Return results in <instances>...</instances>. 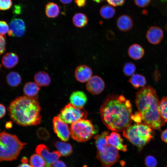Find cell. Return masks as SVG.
I'll return each mask as SVG.
<instances>
[{"mask_svg":"<svg viewBox=\"0 0 167 167\" xmlns=\"http://www.w3.org/2000/svg\"><path fill=\"white\" fill-rule=\"evenodd\" d=\"M100 113L103 122L109 129L117 132L131 125L133 115L131 103L122 95H108Z\"/></svg>","mask_w":167,"mask_h":167,"instance_id":"1","label":"cell"},{"mask_svg":"<svg viewBox=\"0 0 167 167\" xmlns=\"http://www.w3.org/2000/svg\"><path fill=\"white\" fill-rule=\"evenodd\" d=\"M159 102L155 90L150 86L143 87L136 93L135 103L142 123L159 130L165 122L159 112Z\"/></svg>","mask_w":167,"mask_h":167,"instance_id":"2","label":"cell"},{"mask_svg":"<svg viewBox=\"0 0 167 167\" xmlns=\"http://www.w3.org/2000/svg\"><path fill=\"white\" fill-rule=\"evenodd\" d=\"M41 110L37 97L26 96L16 98L8 108L11 118L18 124L24 126L40 124L41 121Z\"/></svg>","mask_w":167,"mask_h":167,"instance_id":"3","label":"cell"},{"mask_svg":"<svg viewBox=\"0 0 167 167\" xmlns=\"http://www.w3.org/2000/svg\"><path fill=\"white\" fill-rule=\"evenodd\" d=\"M0 160L11 161L15 160L27 144L21 142L15 135L2 131L0 135Z\"/></svg>","mask_w":167,"mask_h":167,"instance_id":"4","label":"cell"},{"mask_svg":"<svg viewBox=\"0 0 167 167\" xmlns=\"http://www.w3.org/2000/svg\"><path fill=\"white\" fill-rule=\"evenodd\" d=\"M122 134L139 150H142L153 138L152 128L143 123L130 125L123 130Z\"/></svg>","mask_w":167,"mask_h":167,"instance_id":"5","label":"cell"},{"mask_svg":"<svg viewBox=\"0 0 167 167\" xmlns=\"http://www.w3.org/2000/svg\"><path fill=\"white\" fill-rule=\"evenodd\" d=\"M71 137L79 142H85L90 139L96 131L90 120L82 119L72 124L70 128Z\"/></svg>","mask_w":167,"mask_h":167,"instance_id":"6","label":"cell"},{"mask_svg":"<svg viewBox=\"0 0 167 167\" xmlns=\"http://www.w3.org/2000/svg\"><path fill=\"white\" fill-rule=\"evenodd\" d=\"M88 112L83 107H76L71 103L66 105L58 116L66 123L72 124L82 119H86Z\"/></svg>","mask_w":167,"mask_h":167,"instance_id":"7","label":"cell"},{"mask_svg":"<svg viewBox=\"0 0 167 167\" xmlns=\"http://www.w3.org/2000/svg\"><path fill=\"white\" fill-rule=\"evenodd\" d=\"M120 156L118 150L113 146L108 145L103 151H97L96 158L103 167H110L117 162Z\"/></svg>","mask_w":167,"mask_h":167,"instance_id":"8","label":"cell"},{"mask_svg":"<svg viewBox=\"0 0 167 167\" xmlns=\"http://www.w3.org/2000/svg\"><path fill=\"white\" fill-rule=\"evenodd\" d=\"M35 151L36 154L41 156L45 160L46 162L45 167H51V164L58 160L61 155L58 151L50 152L48 147L44 144L38 145Z\"/></svg>","mask_w":167,"mask_h":167,"instance_id":"9","label":"cell"},{"mask_svg":"<svg viewBox=\"0 0 167 167\" xmlns=\"http://www.w3.org/2000/svg\"><path fill=\"white\" fill-rule=\"evenodd\" d=\"M53 123L54 131L58 137L63 141H67L71 135L70 129L67 124L58 116L54 117Z\"/></svg>","mask_w":167,"mask_h":167,"instance_id":"10","label":"cell"},{"mask_svg":"<svg viewBox=\"0 0 167 167\" xmlns=\"http://www.w3.org/2000/svg\"><path fill=\"white\" fill-rule=\"evenodd\" d=\"M105 86V84L103 80L96 75L92 76L86 84L87 90L94 95L101 93L104 90Z\"/></svg>","mask_w":167,"mask_h":167,"instance_id":"11","label":"cell"},{"mask_svg":"<svg viewBox=\"0 0 167 167\" xmlns=\"http://www.w3.org/2000/svg\"><path fill=\"white\" fill-rule=\"evenodd\" d=\"M10 29L8 33L9 36L20 37L25 33L26 29L24 21L20 19H13L9 24Z\"/></svg>","mask_w":167,"mask_h":167,"instance_id":"12","label":"cell"},{"mask_svg":"<svg viewBox=\"0 0 167 167\" xmlns=\"http://www.w3.org/2000/svg\"><path fill=\"white\" fill-rule=\"evenodd\" d=\"M92 71L88 65L82 64L78 66L75 71L76 80L81 83L88 82L92 75Z\"/></svg>","mask_w":167,"mask_h":167,"instance_id":"13","label":"cell"},{"mask_svg":"<svg viewBox=\"0 0 167 167\" xmlns=\"http://www.w3.org/2000/svg\"><path fill=\"white\" fill-rule=\"evenodd\" d=\"M164 36L163 30L157 26H152L147 30L146 37L148 41L150 44L156 45L159 44Z\"/></svg>","mask_w":167,"mask_h":167,"instance_id":"14","label":"cell"},{"mask_svg":"<svg viewBox=\"0 0 167 167\" xmlns=\"http://www.w3.org/2000/svg\"><path fill=\"white\" fill-rule=\"evenodd\" d=\"M106 140L108 145L114 147L118 150L124 152L127 150L126 145L123 143V139L118 133L112 132L106 136Z\"/></svg>","mask_w":167,"mask_h":167,"instance_id":"15","label":"cell"},{"mask_svg":"<svg viewBox=\"0 0 167 167\" xmlns=\"http://www.w3.org/2000/svg\"><path fill=\"white\" fill-rule=\"evenodd\" d=\"M117 26L118 29L123 32L130 31L133 26V21L132 18L126 15L120 16L116 22Z\"/></svg>","mask_w":167,"mask_h":167,"instance_id":"16","label":"cell"},{"mask_svg":"<svg viewBox=\"0 0 167 167\" xmlns=\"http://www.w3.org/2000/svg\"><path fill=\"white\" fill-rule=\"evenodd\" d=\"M87 99L85 93L80 91L74 92L70 98L71 103L75 106L79 107H83L86 103Z\"/></svg>","mask_w":167,"mask_h":167,"instance_id":"17","label":"cell"},{"mask_svg":"<svg viewBox=\"0 0 167 167\" xmlns=\"http://www.w3.org/2000/svg\"><path fill=\"white\" fill-rule=\"evenodd\" d=\"M127 53L129 57L134 60L141 59L145 54L143 48L140 45L135 43L131 45L129 47Z\"/></svg>","mask_w":167,"mask_h":167,"instance_id":"18","label":"cell"},{"mask_svg":"<svg viewBox=\"0 0 167 167\" xmlns=\"http://www.w3.org/2000/svg\"><path fill=\"white\" fill-rule=\"evenodd\" d=\"M19 62V58L15 53L10 52L5 54L2 57V62L4 67L11 68L15 66Z\"/></svg>","mask_w":167,"mask_h":167,"instance_id":"19","label":"cell"},{"mask_svg":"<svg viewBox=\"0 0 167 167\" xmlns=\"http://www.w3.org/2000/svg\"><path fill=\"white\" fill-rule=\"evenodd\" d=\"M41 88L35 83L30 82L26 83L23 88L25 96L30 97H37Z\"/></svg>","mask_w":167,"mask_h":167,"instance_id":"20","label":"cell"},{"mask_svg":"<svg viewBox=\"0 0 167 167\" xmlns=\"http://www.w3.org/2000/svg\"><path fill=\"white\" fill-rule=\"evenodd\" d=\"M34 79L35 83L40 87L47 86L51 82V79L49 74L44 71H40L36 73Z\"/></svg>","mask_w":167,"mask_h":167,"instance_id":"21","label":"cell"},{"mask_svg":"<svg viewBox=\"0 0 167 167\" xmlns=\"http://www.w3.org/2000/svg\"><path fill=\"white\" fill-rule=\"evenodd\" d=\"M108 135V132L105 131L94 136L95 143L98 151H104L109 145L106 140V137Z\"/></svg>","mask_w":167,"mask_h":167,"instance_id":"22","label":"cell"},{"mask_svg":"<svg viewBox=\"0 0 167 167\" xmlns=\"http://www.w3.org/2000/svg\"><path fill=\"white\" fill-rule=\"evenodd\" d=\"M72 21L75 27L81 28L84 27L87 24L88 19L85 14L82 13H77L73 16Z\"/></svg>","mask_w":167,"mask_h":167,"instance_id":"23","label":"cell"},{"mask_svg":"<svg viewBox=\"0 0 167 167\" xmlns=\"http://www.w3.org/2000/svg\"><path fill=\"white\" fill-rule=\"evenodd\" d=\"M54 146L61 155L63 156H69L72 152V148L70 143L57 141L55 143Z\"/></svg>","mask_w":167,"mask_h":167,"instance_id":"24","label":"cell"},{"mask_svg":"<svg viewBox=\"0 0 167 167\" xmlns=\"http://www.w3.org/2000/svg\"><path fill=\"white\" fill-rule=\"evenodd\" d=\"M129 82L136 88L144 87L146 83L145 77L139 74H135L131 76L128 80Z\"/></svg>","mask_w":167,"mask_h":167,"instance_id":"25","label":"cell"},{"mask_svg":"<svg viewBox=\"0 0 167 167\" xmlns=\"http://www.w3.org/2000/svg\"><path fill=\"white\" fill-rule=\"evenodd\" d=\"M59 12V8L56 4L53 2H49L46 5L45 13L48 17L55 18L58 15Z\"/></svg>","mask_w":167,"mask_h":167,"instance_id":"26","label":"cell"},{"mask_svg":"<svg viewBox=\"0 0 167 167\" xmlns=\"http://www.w3.org/2000/svg\"><path fill=\"white\" fill-rule=\"evenodd\" d=\"M101 17L105 19H109L113 18L115 14V10L113 7L110 5L103 6L100 10Z\"/></svg>","mask_w":167,"mask_h":167,"instance_id":"27","label":"cell"},{"mask_svg":"<svg viewBox=\"0 0 167 167\" xmlns=\"http://www.w3.org/2000/svg\"><path fill=\"white\" fill-rule=\"evenodd\" d=\"M7 84L12 87L18 86L21 83V78L20 75L15 71L9 73L6 77Z\"/></svg>","mask_w":167,"mask_h":167,"instance_id":"28","label":"cell"},{"mask_svg":"<svg viewBox=\"0 0 167 167\" xmlns=\"http://www.w3.org/2000/svg\"><path fill=\"white\" fill-rule=\"evenodd\" d=\"M30 163L33 167H45L46 165L45 160L37 154H34L31 156Z\"/></svg>","mask_w":167,"mask_h":167,"instance_id":"29","label":"cell"},{"mask_svg":"<svg viewBox=\"0 0 167 167\" xmlns=\"http://www.w3.org/2000/svg\"><path fill=\"white\" fill-rule=\"evenodd\" d=\"M158 109L163 120L167 122V96H164L159 101Z\"/></svg>","mask_w":167,"mask_h":167,"instance_id":"30","label":"cell"},{"mask_svg":"<svg viewBox=\"0 0 167 167\" xmlns=\"http://www.w3.org/2000/svg\"><path fill=\"white\" fill-rule=\"evenodd\" d=\"M135 64L132 62L125 63L123 65L122 71L124 74L127 76H131L134 74L136 70Z\"/></svg>","mask_w":167,"mask_h":167,"instance_id":"31","label":"cell"},{"mask_svg":"<svg viewBox=\"0 0 167 167\" xmlns=\"http://www.w3.org/2000/svg\"><path fill=\"white\" fill-rule=\"evenodd\" d=\"M144 163L147 167H156L157 165V161L153 156L148 155L145 158Z\"/></svg>","mask_w":167,"mask_h":167,"instance_id":"32","label":"cell"},{"mask_svg":"<svg viewBox=\"0 0 167 167\" xmlns=\"http://www.w3.org/2000/svg\"><path fill=\"white\" fill-rule=\"evenodd\" d=\"M12 5L11 0H0V9L5 11L9 9Z\"/></svg>","mask_w":167,"mask_h":167,"instance_id":"33","label":"cell"},{"mask_svg":"<svg viewBox=\"0 0 167 167\" xmlns=\"http://www.w3.org/2000/svg\"><path fill=\"white\" fill-rule=\"evenodd\" d=\"M0 35H5L9 31V26L7 23L5 21H0Z\"/></svg>","mask_w":167,"mask_h":167,"instance_id":"34","label":"cell"},{"mask_svg":"<svg viewBox=\"0 0 167 167\" xmlns=\"http://www.w3.org/2000/svg\"><path fill=\"white\" fill-rule=\"evenodd\" d=\"M0 53L1 54L6 50V37L5 35H0Z\"/></svg>","mask_w":167,"mask_h":167,"instance_id":"35","label":"cell"},{"mask_svg":"<svg viewBox=\"0 0 167 167\" xmlns=\"http://www.w3.org/2000/svg\"><path fill=\"white\" fill-rule=\"evenodd\" d=\"M109 5L113 6H122L124 4L125 0H105Z\"/></svg>","mask_w":167,"mask_h":167,"instance_id":"36","label":"cell"},{"mask_svg":"<svg viewBox=\"0 0 167 167\" xmlns=\"http://www.w3.org/2000/svg\"><path fill=\"white\" fill-rule=\"evenodd\" d=\"M136 4L140 7H144L150 2L151 0H134Z\"/></svg>","mask_w":167,"mask_h":167,"instance_id":"37","label":"cell"},{"mask_svg":"<svg viewBox=\"0 0 167 167\" xmlns=\"http://www.w3.org/2000/svg\"><path fill=\"white\" fill-rule=\"evenodd\" d=\"M51 167H66V166L63 161L58 160L54 162L51 164Z\"/></svg>","mask_w":167,"mask_h":167,"instance_id":"38","label":"cell"},{"mask_svg":"<svg viewBox=\"0 0 167 167\" xmlns=\"http://www.w3.org/2000/svg\"><path fill=\"white\" fill-rule=\"evenodd\" d=\"M86 0H75L77 5L79 7L84 6L86 4Z\"/></svg>","mask_w":167,"mask_h":167,"instance_id":"39","label":"cell"},{"mask_svg":"<svg viewBox=\"0 0 167 167\" xmlns=\"http://www.w3.org/2000/svg\"><path fill=\"white\" fill-rule=\"evenodd\" d=\"M161 138L163 142L167 143V129L162 132L161 135Z\"/></svg>","mask_w":167,"mask_h":167,"instance_id":"40","label":"cell"},{"mask_svg":"<svg viewBox=\"0 0 167 167\" xmlns=\"http://www.w3.org/2000/svg\"><path fill=\"white\" fill-rule=\"evenodd\" d=\"M0 118H3L5 114L6 113V109L5 106L2 104H0Z\"/></svg>","mask_w":167,"mask_h":167,"instance_id":"41","label":"cell"},{"mask_svg":"<svg viewBox=\"0 0 167 167\" xmlns=\"http://www.w3.org/2000/svg\"><path fill=\"white\" fill-rule=\"evenodd\" d=\"M14 11L16 14H19L21 12V8L19 6L16 5L15 6Z\"/></svg>","mask_w":167,"mask_h":167,"instance_id":"42","label":"cell"},{"mask_svg":"<svg viewBox=\"0 0 167 167\" xmlns=\"http://www.w3.org/2000/svg\"><path fill=\"white\" fill-rule=\"evenodd\" d=\"M17 167H33L31 165H29L27 163H22L19 165Z\"/></svg>","mask_w":167,"mask_h":167,"instance_id":"43","label":"cell"},{"mask_svg":"<svg viewBox=\"0 0 167 167\" xmlns=\"http://www.w3.org/2000/svg\"><path fill=\"white\" fill-rule=\"evenodd\" d=\"M72 0H59L60 2L63 4H67L71 2Z\"/></svg>","mask_w":167,"mask_h":167,"instance_id":"44","label":"cell"},{"mask_svg":"<svg viewBox=\"0 0 167 167\" xmlns=\"http://www.w3.org/2000/svg\"><path fill=\"white\" fill-rule=\"evenodd\" d=\"M6 128H11L12 126V123L11 122H7V123L6 124Z\"/></svg>","mask_w":167,"mask_h":167,"instance_id":"45","label":"cell"},{"mask_svg":"<svg viewBox=\"0 0 167 167\" xmlns=\"http://www.w3.org/2000/svg\"><path fill=\"white\" fill-rule=\"evenodd\" d=\"M21 161L22 163H27L28 160L26 157H23L22 158Z\"/></svg>","mask_w":167,"mask_h":167,"instance_id":"46","label":"cell"},{"mask_svg":"<svg viewBox=\"0 0 167 167\" xmlns=\"http://www.w3.org/2000/svg\"><path fill=\"white\" fill-rule=\"evenodd\" d=\"M96 2V3H100L103 0H92Z\"/></svg>","mask_w":167,"mask_h":167,"instance_id":"47","label":"cell"},{"mask_svg":"<svg viewBox=\"0 0 167 167\" xmlns=\"http://www.w3.org/2000/svg\"><path fill=\"white\" fill-rule=\"evenodd\" d=\"M165 30L167 31V24L165 25Z\"/></svg>","mask_w":167,"mask_h":167,"instance_id":"48","label":"cell"},{"mask_svg":"<svg viewBox=\"0 0 167 167\" xmlns=\"http://www.w3.org/2000/svg\"><path fill=\"white\" fill-rule=\"evenodd\" d=\"M82 167H88V166L87 165H84Z\"/></svg>","mask_w":167,"mask_h":167,"instance_id":"49","label":"cell"},{"mask_svg":"<svg viewBox=\"0 0 167 167\" xmlns=\"http://www.w3.org/2000/svg\"><path fill=\"white\" fill-rule=\"evenodd\" d=\"M164 0V1H167V0Z\"/></svg>","mask_w":167,"mask_h":167,"instance_id":"50","label":"cell"},{"mask_svg":"<svg viewBox=\"0 0 167 167\" xmlns=\"http://www.w3.org/2000/svg\"><path fill=\"white\" fill-rule=\"evenodd\" d=\"M166 166H167V165H166Z\"/></svg>","mask_w":167,"mask_h":167,"instance_id":"51","label":"cell"}]
</instances>
